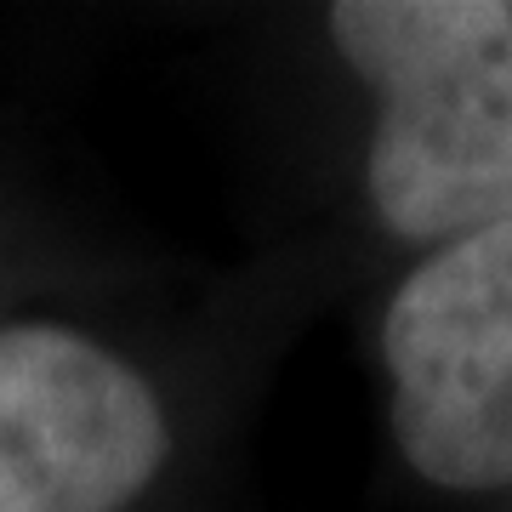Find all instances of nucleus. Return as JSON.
Wrapping results in <instances>:
<instances>
[{
    "label": "nucleus",
    "instance_id": "2",
    "mask_svg": "<svg viewBox=\"0 0 512 512\" xmlns=\"http://www.w3.org/2000/svg\"><path fill=\"white\" fill-rule=\"evenodd\" d=\"M382 433L439 501H512V222L399 262L370 319Z\"/></svg>",
    "mask_w": 512,
    "mask_h": 512
},
{
    "label": "nucleus",
    "instance_id": "1",
    "mask_svg": "<svg viewBox=\"0 0 512 512\" xmlns=\"http://www.w3.org/2000/svg\"><path fill=\"white\" fill-rule=\"evenodd\" d=\"M319 46L359 97V211L399 262L512 222V0H342Z\"/></svg>",
    "mask_w": 512,
    "mask_h": 512
},
{
    "label": "nucleus",
    "instance_id": "3",
    "mask_svg": "<svg viewBox=\"0 0 512 512\" xmlns=\"http://www.w3.org/2000/svg\"><path fill=\"white\" fill-rule=\"evenodd\" d=\"M183 456L171 387L69 319L0 325V512H143Z\"/></svg>",
    "mask_w": 512,
    "mask_h": 512
}]
</instances>
